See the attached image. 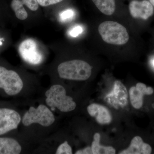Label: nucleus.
I'll return each instance as SVG.
<instances>
[{
    "mask_svg": "<svg viewBox=\"0 0 154 154\" xmlns=\"http://www.w3.org/2000/svg\"><path fill=\"white\" fill-rule=\"evenodd\" d=\"M92 67L80 60L67 61L59 65L57 72L60 78L73 81H85L91 77Z\"/></svg>",
    "mask_w": 154,
    "mask_h": 154,
    "instance_id": "f257e3e1",
    "label": "nucleus"
},
{
    "mask_svg": "<svg viewBox=\"0 0 154 154\" xmlns=\"http://www.w3.org/2000/svg\"><path fill=\"white\" fill-rule=\"evenodd\" d=\"M46 104L51 108H57L63 112L72 111L75 109L76 104L70 96H67L64 88L59 85H54L46 93Z\"/></svg>",
    "mask_w": 154,
    "mask_h": 154,
    "instance_id": "f03ea898",
    "label": "nucleus"
},
{
    "mask_svg": "<svg viewBox=\"0 0 154 154\" xmlns=\"http://www.w3.org/2000/svg\"><path fill=\"white\" fill-rule=\"evenodd\" d=\"M98 30L102 39L108 44L122 45L129 40L126 28L118 22L105 21L100 24Z\"/></svg>",
    "mask_w": 154,
    "mask_h": 154,
    "instance_id": "7ed1b4c3",
    "label": "nucleus"
},
{
    "mask_svg": "<svg viewBox=\"0 0 154 154\" xmlns=\"http://www.w3.org/2000/svg\"><path fill=\"white\" fill-rule=\"evenodd\" d=\"M55 121L53 113L49 108L43 105L37 107H30L25 113L22 119L25 126H30L33 123H37L44 127L52 125Z\"/></svg>",
    "mask_w": 154,
    "mask_h": 154,
    "instance_id": "20e7f679",
    "label": "nucleus"
},
{
    "mask_svg": "<svg viewBox=\"0 0 154 154\" xmlns=\"http://www.w3.org/2000/svg\"><path fill=\"white\" fill-rule=\"evenodd\" d=\"M23 82L17 72L0 66V89L7 95L16 96L23 89Z\"/></svg>",
    "mask_w": 154,
    "mask_h": 154,
    "instance_id": "39448f33",
    "label": "nucleus"
},
{
    "mask_svg": "<svg viewBox=\"0 0 154 154\" xmlns=\"http://www.w3.org/2000/svg\"><path fill=\"white\" fill-rule=\"evenodd\" d=\"M19 54L26 62L33 65L41 63L43 55L38 49L36 42L31 38L25 39L19 45Z\"/></svg>",
    "mask_w": 154,
    "mask_h": 154,
    "instance_id": "423d86ee",
    "label": "nucleus"
},
{
    "mask_svg": "<svg viewBox=\"0 0 154 154\" xmlns=\"http://www.w3.org/2000/svg\"><path fill=\"white\" fill-rule=\"evenodd\" d=\"M17 111L8 108H0V136L17 129L21 122Z\"/></svg>",
    "mask_w": 154,
    "mask_h": 154,
    "instance_id": "0eeeda50",
    "label": "nucleus"
},
{
    "mask_svg": "<svg viewBox=\"0 0 154 154\" xmlns=\"http://www.w3.org/2000/svg\"><path fill=\"white\" fill-rule=\"evenodd\" d=\"M127 90L120 81H116L112 91L106 95L107 102L113 107L123 108L128 104Z\"/></svg>",
    "mask_w": 154,
    "mask_h": 154,
    "instance_id": "6e6552de",
    "label": "nucleus"
},
{
    "mask_svg": "<svg viewBox=\"0 0 154 154\" xmlns=\"http://www.w3.org/2000/svg\"><path fill=\"white\" fill-rule=\"evenodd\" d=\"M128 8L131 16L136 19L146 20L154 14L153 6L148 0H132Z\"/></svg>",
    "mask_w": 154,
    "mask_h": 154,
    "instance_id": "1a4fd4ad",
    "label": "nucleus"
},
{
    "mask_svg": "<svg viewBox=\"0 0 154 154\" xmlns=\"http://www.w3.org/2000/svg\"><path fill=\"white\" fill-rule=\"evenodd\" d=\"M130 100L133 107L139 109L143 105V98L145 95H150L154 93L151 87H147L144 84L138 83L135 86L130 89Z\"/></svg>",
    "mask_w": 154,
    "mask_h": 154,
    "instance_id": "9d476101",
    "label": "nucleus"
},
{
    "mask_svg": "<svg viewBox=\"0 0 154 154\" xmlns=\"http://www.w3.org/2000/svg\"><path fill=\"white\" fill-rule=\"evenodd\" d=\"M88 112L96 121L101 125L110 124L112 121V116L107 107L99 104H91L88 106Z\"/></svg>",
    "mask_w": 154,
    "mask_h": 154,
    "instance_id": "9b49d317",
    "label": "nucleus"
},
{
    "mask_svg": "<svg viewBox=\"0 0 154 154\" xmlns=\"http://www.w3.org/2000/svg\"><path fill=\"white\" fill-rule=\"evenodd\" d=\"M152 152V147L149 145L144 142L140 137L136 136L133 138L129 146L119 154H150Z\"/></svg>",
    "mask_w": 154,
    "mask_h": 154,
    "instance_id": "f8f14e48",
    "label": "nucleus"
},
{
    "mask_svg": "<svg viewBox=\"0 0 154 154\" xmlns=\"http://www.w3.org/2000/svg\"><path fill=\"white\" fill-rule=\"evenodd\" d=\"M22 149L21 146L16 140L13 138L0 137V154H19Z\"/></svg>",
    "mask_w": 154,
    "mask_h": 154,
    "instance_id": "ddd939ff",
    "label": "nucleus"
},
{
    "mask_svg": "<svg viewBox=\"0 0 154 154\" xmlns=\"http://www.w3.org/2000/svg\"><path fill=\"white\" fill-rule=\"evenodd\" d=\"M100 12L107 16L114 14L116 8V0H91Z\"/></svg>",
    "mask_w": 154,
    "mask_h": 154,
    "instance_id": "4468645a",
    "label": "nucleus"
},
{
    "mask_svg": "<svg viewBox=\"0 0 154 154\" xmlns=\"http://www.w3.org/2000/svg\"><path fill=\"white\" fill-rule=\"evenodd\" d=\"M94 140L92 142L91 149L93 154H114L115 149L113 147L105 146L100 144V134L96 133L94 135Z\"/></svg>",
    "mask_w": 154,
    "mask_h": 154,
    "instance_id": "2eb2a0df",
    "label": "nucleus"
},
{
    "mask_svg": "<svg viewBox=\"0 0 154 154\" xmlns=\"http://www.w3.org/2000/svg\"><path fill=\"white\" fill-rule=\"evenodd\" d=\"M22 0H12L11 7L16 17L19 20H25L28 17V14L25 10Z\"/></svg>",
    "mask_w": 154,
    "mask_h": 154,
    "instance_id": "dca6fc26",
    "label": "nucleus"
},
{
    "mask_svg": "<svg viewBox=\"0 0 154 154\" xmlns=\"http://www.w3.org/2000/svg\"><path fill=\"white\" fill-rule=\"evenodd\" d=\"M75 15V11L72 9H66L61 12L60 14V19L62 22H68L74 19Z\"/></svg>",
    "mask_w": 154,
    "mask_h": 154,
    "instance_id": "f3484780",
    "label": "nucleus"
},
{
    "mask_svg": "<svg viewBox=\"0 0 154 154\" xmlns=\"http://www.w3.org/2000/svg\"><path fill=\"white\" fill-rule=\"evenodd\" d=\"M56 154H72V149L67 142H64L59 146L56 152Z\"/></svg>",
    "mask_w": 154,
    "mask_h": 154,
    "instance_id": "a211bd4d",
    "label": "nucleus"
},
{
    "mask_svg": "<svg viewBox=\"0 0 154 154\" xmlns=\"http://www.w3.org/2000/svg\"><path fill=\"white\" fill-rule=\"evenodd\" d=\"M23 5L32 11H37L39 7L37 0H22Z\"/></svg>",
    "mask_w": 154,
    "mask_h": 154,
    "instance_id": "6ab92c4d",
    "label": "nucleus"
},
{
    "mask_svg": "<svg viewBox=\"0 0 154 154\" xmlns=\"http://www.w3.org/2000/svg\"><path fill=\"white\" fill-rule=\"evenodd\" d=\"M84 29L82 26L80 25H76L72 27L69 31V36L73 37H76L83 32Z\"/></svg>",
    "mask_w": 154,
    "mask_h": 154,
    "instance_id": "aec40b11",
    "label": "nucleus"
},
{
    "mask_svg": "<svg viewBox=\"0 0 154 154\" xmlns=\"http://www.w3.org/2000/svg\"><path fill=\"white\" fill-rule=\"evenodd\" d=\"M63 0H37L39 5L42 7H48L61 2Z\"/></svg>",
    "mask_w": 154,
    "mask_h": 154,
    "instance_id": "412c9836",
    "label": "nucleus"
},
{
    "mask_svg": "<svg viewBox=\"0 0 154 154\" xmlns=\"http://www.w3.org/2000/svg\"><path fill=\"white\" fill-rule=\"evenodd\" d=\"M76 154H93L91 147H87L83 149L79 150L76 152Z\"/></svg>",
    "mask_w": 154,
    "mask_h": 154,
    "instance_id": "4be33fe9",
    "label": "nucleus"
},
{
    "mask_svg": "<svg viewBox=\"0 0 154 154\" xmlns=\"http://www.w3.org/2000/svg\"><path fill=\"white\" fill-rule=\"evenodd\" d=\"M149 1L151 3V4L152 5V6L154 7V0H149Z\"/></svg>",
    "mask_w": 154,
    "mask_h": 154,
    "instance_id": "5701e85b",
    "label": "nucleus"
},
{
    "mask_svg": "<svg viewBox=\"0 0 154 154\" xmlns=\"http://www.w3.org/2000/svg\"><path fill=\"white\" fill-rule=\"evenodd\" d=\"M152 64H153V65L154 66V60H153V61H152Z\"/></svg>",
    "mask_w": 154,
    "mask_h": 154,
    "instance_id": "b1692460",
    "label": "nucleus"
}]
</instances>
